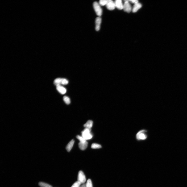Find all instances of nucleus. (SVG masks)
<instances>
[{"instance_id": "22", "label": "nucleus", "mask_w": 187, "mask_h": 187, "mask_svg": "<svg viewBox=\"0 0 187 187\" xmlns=\"http://www.w3.org/2000/svg\"><path fill=\"white\" fill-rule=\"evenodd\" d=\"M68 83V81L67 79H62L61 84L63 85H66Z\"/></svg>"}, {"instance_id": "14", "label": "nucleus", "mask_w": 187, "mask_h": 187, "mask_svg": "<svg viewBox=\"0 0 187 187\" xmlns=\"http://www.w3.org/2000/svg\"><path fill=\"white\" fill-rule=\"evenodd\" d=\"M62 79L60 78L56 79L54 80V83L56 86L61 85Z\"/></svg>"}, {"instance_id": "9", "label": "nucleus", "mask_w": 187, "mask_h": 187, "mask_svg": "<svg viewBox=\"0 0 187 187\" xmlns=\"http://www.w3.org/2000/svg\"><path fill=\"white\" fill-rule=\"evenodd\" d=\"M142 7V4L139 2L137 4H134L132 9V11L133 12H136L141 8Z\"/></svg>"}, {"instance_id": "7", "label": "nucleus", "mask_w": 187, "mask_h": 187, "mask_svg": "<svg viewBox=\"0 0 187 187\" xmlns=\"http://www.w3.org/2000/svg\"><path fill=\"white\" fill-rule=\"evenodd\" d=\"M101 22V18L100 17H97L96 20V31H99L100 29Z\"/></svg>"}, {"instance_id": "2", "label": "nucleus", "mask_w": 187, "mask_h": 187, "mask_svg": "<svg viewBox=\"0 0 187 187\" xmlns=\"http://www.w3.org/2000/svg\"><path fill=\"white\" fill-rule=\"evenodd\" d=\"M91 129L88 128L85 129L81 132L82 137L86 140L91 139L93 137V135L91 134Z\"/></svg>"}, {"instance_id": "11", "label": "nucleus", "mask_w": 187, "mask_h": 187, "mask_svg": "<svg viewBox=\"0 0 187 187\" xmlns=\"http://www.w3.org/2000/svg\"><path fill=\"white\" fill-rule=\"evenodd\" d=\"M57 89L58 91L62 94H65L66 91V88L61 85L57 86Z\"/></svg>"}, {"instance_id": "12", "label": "nucleus", "mask_w": 187, "mask_h": 187, "mask_svg": "<svg viewBox=\"0 0 187 187\" xmlns=\"http://www.w3.org/2000/svg\"><path fill=\"white\" fill-rule=\"evenodd\" d=\"M74 140H72L69 142L66 148V150L68 152H70L72 148L74 143Z\"/></svg>"}, {"instance_id": "6", "label": "nucleus", "mask_w": 187, "mask_h": 187, "mask_svg": "<svg viewBox=\"0 0 187 187\" xmlns=\"http://www.w3.org/2000/svg\"><path fill=\"white\" fill-rule=\"evenodd\" d=\"M106 6L107 9L110 11L114 10L116 8L115 2L112 0H108Z\"/></svg>"}, {"instance_id": "10", "label": "nucleus", "mask_w": 187, "mask_h": 187, "mask_svg": "<svg viewBox=\"0 0 187 187\" xmlns=\"http://www.w3.org/2000/svg\"><path fill=\"white\" fill-rule=\"evenodd\" d=\"M88 143L86 141L84 142H80L79 143V146L82 150H85L88 146Z\"/></svg>"}, {"instance_id": "19", "label": "nucleus", "mask_w": 187, "mask_h": 187, "mask_svg": "<svg viewBox=\"0 0 187 187\" xmlns=\"http://www.w3.org/2000/svg\"><path fill=\"white\" fill-rule=\"evenodd\" d=\"M86 187H93L92 181L90 179H89L86 183Z\"/></svg>"}, {"instance_id": "23", "label": "nucleus", "mask_w": 187, "mask_h": 187, "mask_svg": "<svg viewBox=\"0 0 187 187\" xmlns=\"http://www.w3.org/2000/svg\"><path fill=\"white\" fill-rule=\"evenodd\" d=\"M129 1L130 2H131V3L132 4H136L138 3H139L138 1L137 0H129Z\"/></svg>"}, {"instance_id": "3", "label": "nucleus", "mask_w": 187, "mask_h": 187, "mask_svg": "<svg viewBox=\"0 0 187 187\" xmlns=\"http://www.w3.org/2000/svg\"><path fill=\"white\" fill-rule=\"evenodd\" d=\"M93 6L97 15L99 17H101L102 14V11L100 5L98 2H95L93 3Z\"/></svg>"}, {"instance_id": "5", "label": "nucleus", "mask_w": 187, "mask_h": 187, "mask_svg": "<svg viewBox=\"0 0 187 187\" xmlns=\"http://www.w3.org/2000/svg\"><path fill=\"white\" fill-rule=\"evenodd\" d=\"M132 7L129 0L125 1L124 4L123 9L126 12L129 13L132 11Z\"/></svg>"}, {"instance_id": "17", "label": "nucleus", "mask_w": 187, "mask_h": 187, "mask_svg": "<svg viewBox=\"0 0 187 187\" xmlns=\"http://www.w3.org/2000/svg\"><path fill=\"white\" fill-rule=\"evenodd\" d=\"M101 148L102 146L100 145L97 144V143H93L91 145V148L92 149H100Z\"/></svg>"}, {"instance_id": "24", "label": "nucleus", "mask_w": 187, "mask_h": 187, "mask_svg": "<svg viewBox=\"0 0 187 187\" xmlns=\"http://www.w3.org/2000/svg\"><path fill=\"white\" fill-rule=\"evenodd\" d=\"M80 187H86V183L82 184Z\"/></svg>"}, {"instance_id": "18", "label": "nucleus", "mask_w": 187, "mask_h": 187, "mask_svg": "<svg viewBox=\"0 0 187 187\" xmlns=\"http://www.w3.org/2000/svg\"><path fill=\"white\" fill-rule=\"evenodd\" d=\"M107 1L108 0H101L99 1V4L100 6H104L106 5Z\"/></svg>"}, {"instance_id": "8", "label": "nucleus", "mask_w": 187, "mask_h": 187, "mask_svg": "<svg viewBox=\"0 0 187 187\" xmlns=\"http://www.w3.org/2000/svg\"><path fill=\"white\" fill-rule=\"evenodd\" d=\"M115 2L116 7L117 8L120 10L123 9L124 4L121 0H116Z\"/></svg>"}, {"instance_id": "21", "label": "nucleus", "mask_w": 187, "mask_h": 187, "mask_svg": "<svg viewBox=\"0 0 187 187\" xmlns=\"http://www.w3.org/2000/svg\"><path fill=\"white\" fill-rule=\"evenodd\" d=\"M81 184L78 181L74 183L71 187H80Z\"/></svg>"}, {"instance_id": "15", "label": "nucleus", "mask_w": 187, "mask_h": 187, "mask_svg": "<svg viewBox=\"0 0 187 187\" xmlns=\"http://www.w3.org/2000/svg\"><path fill=\"white\" fill-rule=\"evenodd\" d=\"M39 185L41 187H52L50 184L42 182H40L39 183Z\"/></svg>"}, {"instance_id": "1", "label": "nucleus", "mask_w": 187, "mask_h": 187, "mask_svg": "<svg viewBox=\"0 0 187 187\" xmlns=\"http://www.w3.org/2000/svg\"><path fill=\"white\" fill-rule=\"evenodd\" d=\"M147 131L145 129H142L139 131L137 134L136 137L138 141L145 140L147 139Z\"/></svg>"}, {"instance_id": "4", "label": "nucleus", "mask_w": 187, "mask_h": 187, "mask_svg": "<svg viewBox=\"0 0 187 187\" xmlns=\"http://www.w3.org/2000/svg\"><path fill=\"white\" fill-rule=\"evenodd\" d=\"M86 179L85 175L82 171L80 170L79 171L78 177V181L81 184L85 183Z\"/></svg>"}, {"instance_id": "13", "label": "nucleus", "mask_w": 187, "mask_h": 187, "mask_svg": "<svg viewBox=\"0 0 187 187\" xmlns=\"http://www.w3.org/2000/svg\"><path fill=\"white\" fill-rule=\"evenodd\" d=\"M93 121L91 120H89L84 125V127L85 128H89L91 129L93 126Z\"/></svg>"}, {"instance_id": "20", "label": "nucleus", "mask_w": 187, "mask_h": 187, "mask_svg": "<svg viewBox=\"0 0 187 187\" xmlns=\"http://www.w3.org/2000/svg\"><path fill=\"white\" fill-rule=\"evenodd\" d=\"M76 138H77L81 142H84L86 141V140L82 137H81L80 136L78 135L76 136Z\"/></svg>"}, {"instance_id": "16", "label": "nucleus", "mask_w": 187, "mask_h": 187, "mask_svg": "<svg viewBox=\"0 0 187 187\" xmlns=\"http://www.w3.org/2000/svg\"><path fill=\"white\" fill-rule=\"evenodd\" d=\"M63 100L65 103L67 104H70L71 103L70 99L69 97L66 96H65L63 97Z\"/></svg>"}]
</instances>
